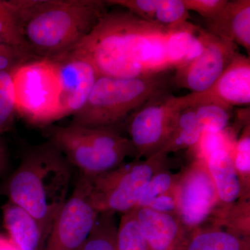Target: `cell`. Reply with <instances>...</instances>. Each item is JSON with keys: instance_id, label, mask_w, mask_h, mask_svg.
I'll return each mask as SVG.
<instances>
[{"instance_id": "6da1fadb", "label": "cell", "mask_w": 250, "mask_h": 250, "mask_svg": "<svg viewBox=\"0 0 250 250\" xmlns=\"http://www.w3.org/2000/svg\"><path fill=\"white\" fill-rule=\"evenodd\" d=\"M185 22L165 26L126 10L107 11L68 53L89 62L100 76L134 78L174 71L180 64L177 36Z\"/></svg>"}, {"instance_id": "7a4b0ae2", "label": "cell", "mask_w": 250, "mask_h": 250, "mask_svg": "<svg viewBox=\"0 0 250 250\" xmlns=\"http://www.w3.org/2000/svg\"><path fill=\"white\" fill-rule=\"evenodd\" d=\"M22 39L35 59L70 52L106 11L103 0H14Z\"/></svg>"}, {"instance_id": "3957f363", "label": "cell", "mask_w": 250, "mask_h": 250, "mask_svg": "<svg viewBox=\"0 0 250 250\" xmlns=\"http://www.w3.org/2000/svg\"><path fill=\"white\" fill-rule=\"evenodd\" d=\"M72 168L60 149L48 141L29 149L9 179V202L37 220L45 241L68 199Z\"/></svg>"}, {"instance_id": "277c9868", "label": "cell", "mask_w": 250, "mask_h": 250, "mask_svg": "<svg viewBox=\"0 0 250 250\" xmlns=\"http://www.w3.org/2000/svg\"><path fill=\"white\" fill-rule=\"evenodd\" d=\"M172 72L134 78L99 76L86 103L74 115L72 124L112 127L151 99L170 90Z\"/></svg>"}, {"instance_id": "5b68a950", "label": "cell", "mask_w": 250, "mask_h": 250, "mask_svg": "<svg viewBox=\"0 0 250 250\" xmlns=\"http://www.w3.org/2000/svg\"><path fill=\"white\" fill-rule=\"evenodd\" d=\"M49 141L81 174L95 177L124 164L126 157L137 156L132 143L112 127H88L70 124L50 126Z\"/></svg>"}, {"instance_id": "8992f818", "label": "cell", "mask_w": 250, "mask_h": 250, "mask_svg": "<svg viewBox=\"0 0 250 250\" xmlns=\"http://www.w3.org/2000/svg\"><path fill=\"white\" fill-rule=\"evenodd\" d=\"M11 72L16 114L38 127H46L62 119L60 83L53 61H29Z\"/></svg>"}, {"instance_id": "52a82bcc", "label": "cell", "mask_w": 250, "mask_h": 250, "mask_svg": "<svg viewBox=\"0 0 250 250\" xmlns=\"http://www.w3.org/2000/svg\"><path fill=\"white\" fill-rule=\"evenodd\" d=\"M168 155L157 152L144 160L123 164L90 180V198L100 213H129L139 205L153 176L167 167Z\"/></svg>"}, {"instance_id": "ba28073f", "label": "cell", "mask_w": 250, "mask_h": 250, "mask_svg": "<svg viewBox=\"0 0 250 250\" xmlns=\"http://www.w3.org/2000/svg\"><path fill=\"white\" fill-rule=\"evenodd\" d=\"M98 215L90 201L89 178L81 174L54 220L42 250H80Z\"/></svg>"}, {"instance_id": "9c48e42d", "label": "cell", "mask_w": 250, "mask_h": 250, "mask_svg": "<svg viewBox=\"0 0 250 250\" xmlns=\"http://www.w3.org/2000/svg\"><path fill=\"white\" fill-rule=\"evenodd\" d=\"M170 90L149 100L129 117L127 131L137 159H147L162 149L175 126L180 110Z\"/></svg>"}, {"instance_id": "30bf717a", "label": "cell", "mask_w": 250, "mask_h": 250, "mask_svg": "<svg viewBox=\"0 0 250 250\" xmlns=\"http://www.w3.org/2000/svg\"><path fill=\"white\" fill-rule=\"evenodd\" d=\"M177 190V215L190 233L211 220L219 205L216 189L205 160L195 158L179 172Z\"/></svg>"}, {"instance_id": "8fae6325", "label": "cell", "mask_w": 250, "mask_h": 250, "mask_svg": "<svg viewBox=\"0 0 250 250\" xmlns=\"http://www.w3.org/2000/svg\"><path fill=\"white\" fill-rule=\"evenodd\" d=\"M203 42V52L196 59L176 68L172 75V85L201 93L210 88L238 53L237 45L223 40L205 29H199Z\"/></svg>"}, {"instance_id": "7c38bea8", "label": "cell", "mask_w": 250, "mask_h": 250, "mask_svg": "<svg viewBox=\"0 0 250 250\" xmlns=\"http://www.w3.org/2000/svg\"><path fill=\"white\" fill-rule=\"evenodd\" d=\"M178 109L215 104L227 107L249 106L250 104V59L238 52L222 75L208 89L201 93H190L174 96Z\"/></svg>"}, {"instance_id": "4fadbf2b", "label": "cell", "mask_w": 250, "mask_h": 250, "mask_svg": "<svg viewBox=\"0 0 250 250\" xmlns=\"http://www.w3.org/2000/svg\"><path fill=\"white\" fill-rule=\"evenodd\" d=\"M51 60L58 71L62 118L74 116L86 103L100 75L89 62L71 54Z\"/></svg>"}, {"instance_id": "5bb4252c", "label": "cell", "mask_w": 250, "mask_h": 250, "mask_svg": "<svg viewBox=\"0 0 250 250\" xmlns=\"http://www.w3.org/2000/svg\"><path fill=\"white\" fill-rule=\"evenodd\" d=\"M141 232L150 250H187L188 232L177 215L135 208Z\"/></svg>"}, {"instance_id": "9a60e30c", "label": "cell", "mask_w": 250, "mask_h": 250, "mask_svg": "<svg viewBox=\"0 0 250 250\" xmlns=\"http://www.w3.org/2000/svg\"><path fill=\"white\" fill-rule=\"evenodd\" d=\"M207 21V31L250 52V1H228L215 17Z\"/></svg>"}, {"instance_id": "2e32d148", "label": "cell", "mask_w": 250, "mask_h": 250, "mask_svg": "<svg viewBox=\"0 0 250 250\" xmlns=\"http://www.w3.org/2000/svg\"><path fill=\"white\" fill-rule=\"evenodd\" d=\"M233 150L219 149L206 159L207 168L216 189L219 206L228 207L245 196L241 181L233 166Z\"/></svg>"}, {"instance_id": "e0dca14e", "label": "cell", "mask_w": 250, "mask_h": 250, "mask_svg": "<svg viewBox=\"0 0 250 250\" xmlns=\"http://www.w3.org/2000/svg\"><path fill=\"white\" fill-rule=\"evenodd\" d=\"M6 234L21 250H42L45 238L40 225L27 210L8 202L2 207Z\"/></svg>"}, {"instance_id": "ac0fdd59", "label": "cell", "mask_w": 250, "mask_h": 250, "mask_svg": "<svg viewBox=\"0 0 250 250\" xmlns=\"http://www.w3.org/2000/svg\"><path fill=\"white\" fill-rule=\"evenodd\" d=\"M187 250H250V244L240 234L213 225L190 233Z\"/></svg>"}, {"instance_id": "d6986e66", "label": "cell", "mask_w": 250, "mask_h": 250, "mask_svg": "<svg viewBox=\"0 0 250 250\" xmlns=\"http://www.w3.org/2000/svg\"><path fill=\"white\" fill-rule=\"evenodd\" d=\"M203 130L197 123L195 108L181 110L170 138L159 152L167 154L182 149H192L200 141Z\"/></svg>"}, {"instance_id": "ffe728a7", "label": "cell", "mask_w": 250, "mask_h": 250, "mask_svg": "<svg viewBox=\"0 0 250 250\" xmlns=\"http://www.w3.org/2000/svg\"><path fill=\"white\" fill-rule=\"evenodd\" d=\"M115 213H99L90 234L80 250H119Z\"/></svg>"}, {"instance_id": "44dd1931", "label": "cell", "mask_w": 250, "mask_h": 250, "mask_svg": "<svg viewBox=\"0 0 250 250\" xmlns=\"http://www.w3.org/2000/svg\"><path fill=\"white\" fill-rule=\"evenodd\" d=\"M0 39L31 56L22 39L14 0H0Z\"/></svg>"}, {"instance_id": "7402d4cb", "label": "cell", "mask_w": 250, "mask_h": 250, "mask_svg": "<svg viewBox=\"0 0 250 250\" xmlns=\"http://www.w3.org/2000/svg\"><path fill=\"white\" fill-rule=\"evenodd\" d=\"M192 106L195 108L197 123L204 132H220L229 127L232 108L215 104Z\"/></svg>"}, {"instance_id": "603a6c76", "label": "cell", "mask_w": 250, "mask_h": 250, "mask_svg": "<svg viewBox=\"0 0 250 250\" xmlns=\"http://www.w3.org/2000/svg\"><path fill=\"white\" fill-rule=\"evenodd\" d=\"M233 166L240 181L243 193L250 197V125L244 126L236 139L232 152Z\"/></svg>"}, {"instance_id": "cb8c5ba5", "label": "cell", "mask_w": 250, "mask_h": 250, "mask_svg": "<svg viewBox=\"0 0 250 250\" xmlns=\"http://www.w3.org/2000/svg\"><path fill=\"white\" fill-rule=\"evenodd\" d=\"M117 241L119 250H150L141 232L134 210L122 215Z\"/></svg>"}, {"instance_id": "d4e9b609", "label": "cell", "mask_w": 250, "mask_h": 250, "mask_svg": "<svg viewBox=\"0 0 250 250\" xmlns=\"http://www.w3.org/2000/svg\"><path fill=\"white\" fill-rule=\"evenodd\" d=\"M236 129L228 127L220 132H203L199 142L192 148L195 158L206 160L211 153L219 149L233 150L236 141Z\"/></svg>"}, {"instance_id": "484cf974", "label": "cell", "mask_w": 250, "mask_h": 250, "mask_svg": "<svg viewBox=\"0 0 250 250\" xmlns=\"http://www.w3.org/2000/svg\"><path fill=\"white\" fill-rule=\"evenodd\" d=\"M15 95L11 72L0 71V135L7 132L14 125Z\"/></svg>"}, {"instance_id": "4316f807", "label": "cell", "mask_w": 250, "mask_h": 250, "mask_svg": "<svg viewBox=\"0 0 250 250\" xmlns=\"http://www.w3.org/2000/svg\"><path fill=\"white\" fill-rule=\"evenodd\" d=\"M179 178V173L174 174L167 167L158 172L148 184L136 208L147 207L156 197L170 191L177 185Z\"/></svg>"}, {"instance_id": "83f0119b", "label": "cell", "mask_w": 250, "mask_h": 250, "mask_svg": "<svg viewBox=\"0 0 250 250\" xmlns=\"http://www.w3.org/2000/svg\"><path fill=\"white\" fill-rule=\"evenodd\" d=\"M188 12L182 0H159L154 22L165 26L187 22Z\"/></svg>"}, {"instance_id": "f1b7e54d", "label": "cell", "mask_w": 250, "mask_h": 250, "mask_svg": "<svg viewBox=\"0 0 250 250\" xmlns=\"http://www.w3.org/2000/svg\"><path fill=\"white\" fill-rule=\"evenodd\" d=\"M108 6L123 8L144 21L154 22L159 0H106Z\"/></svg>"}, {"instance_id": "f546056e", "label": "cell", "mask_w": 250, "mask_h": 250, "mask_svg": "<svg viewBox=\"0 0 250 250\" xmlns=\"http://www.w3.org/2000/svg\"><path fill=\"white\" fill-rule=\"evenodd\" d=\"M188 11L196 12L206 21L211 19L223 9L228 0H182Z\"/></svg>"}, {"instance_id": "4dcf8cb0", "label": "cell", "mask_w": 250, "mask_h": 250, "mask_svg": "<svg viewBox=\"0 0 250 250\" xmlns=\"http://www.w3.org/2000/svg\"><path fill=\"white\" fill-rule=\"evenodd\" d=\"M178 184L170 191L156 197L147 208L160 213L177 215L178 213ZM178 216V215H177Z\"/></svg>"}, {"instance_id": "1f68e13d", "label": "cell", "mask_w": 250, "mask_h": 250, "mask_svg": "<svg viewBox=\"0 0 250 250\" xmlns=\"http://www.w3.org/2000/svg\"><path fill=\"white\" fill-rule=\"evenodd\" d=\"M1 136L0 135V177L6 173L9 164V153Z\"/></svg>"}, {"instance_id": "d6a6232c", "label": "cell", "mask_w": 250, "mask_h": 250, "mask_svg": "<svg viewBox=\"0 0 250 250\" xmlns=\"http://www.w3.org/2000/svg\"><path fill=\"white\" fill-rule=\"evenodd\" d=\"M0 250H21L8 236L7 234L0 233Z\"/></svg>"}, {"instance_id": "836d02e7", "label": "cell", "mask_w": 250, "mask_h": 250, "mask_svg": "<svg viewBox=\"0 0 250 250\" xmlns=\"http://www.w3.org/2000/svg\"><path fill=\"white\" fill-rule=\"evenodd\" d=\"M3 44H6V43H5L4 41H3L2 40H1V39H0V46L2 45Z\"/></svg>"}]
</instances>
